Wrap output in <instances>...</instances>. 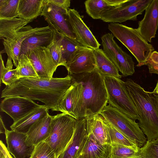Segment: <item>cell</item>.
<instances>
[{
    "instance_id": "1",
    "label": "cell",
    "mask_w": 158,
    "mask_h": 158,
    "mask_svg": "<svg viewBox=\"0 0 158 158\" xmlns=\"http://www.w3.org/2000/svg\"><path fill=\"white\" fill-rule=\"evenodd\" d=\"M74 82L69 74L63 78L52 77L50 79L38 77H24L19 79L2 90L1 98L20 96L32 100H38L49 109L56 111L63 95Z\"/></svg>"
},
{
    "instance_id": "2",
    "label": "cell",
    "mask_w": 158,
    "mask_h": 158,
    "mask_svg": "<svg viewBox=\"0 0 158 158\" xmlns=\"http://www.w3.org/2000/svg\"><path fill=\"white\" fill-rule=\"evenodd\" d=\"M71 75L82 85L81 95L75 110L76 119L100 114L108 102L103 76L96 67L91 72Z\"/></svg>"
},
{
    "instance_id": "3",
    "label": "cell",
    "mask_w": 158,
    "mask_h": 158,
    "mask_svg": "<svg viewBox=\"0 0 158 158\" xmlns=\"http://www.w3.org/2000/svg\"><path fill=\"white\" fill-rule=\"evenodd\" d=\"M127 90L139 117L138 123L147 141L158 138V95L146 91L131 79L125 82Z\"/></svg>"
},
{
    "instance_id": "4",
    "label": "cell",
    "mask_w": 158,
    "mask_h": 158,
    "mask_svg": "<svg viewBox=\"0 0 158 158\" xmlns=\"http://www.w3.org/2000/svg\"><path fill=\"white\" fill-rule=\"evenodd\" d=\"M108 29L135 57L136 66L144 65L146 60L154 51V48L142 36L137 29L118 23H110Z\"/></svg>"
},
{
    "instance_id": "5",
    "label": "cell",
    "mask_w": 158,
    "mask_h": 158,
    "mask_svg": "<svg viewBox=\"0 0 158 158\" xmlns=\"http://www.w3.org/2000/svg\"><path fill=\"white\" fill-rule=\"evenodd\" d=\"M76 121L75 118L64 113L52 116L50 133L45 141L53 150L55 158L64 151L72 139Z\"/></svg>"
},
{
    "instance_id": "6",
    "label": "cell",
    "mask_w": 158,
    "mask_h": 158,
    "mask_svg": "<svg viewBox=\"0 0 158 158\" xmlns=\"http://www.w3.org/2000/svg\"><path fill=\"white\" fill-rule=\"evenodd\" d=\"M100 114L138 147L141 148L146 144V138L135 120L109 104Z\"/></svg>"
},
{
    "instance_id": "7",
    "label": "cell",
    "mask_w": 158,
    "mask_h": 158,
    "mask_svg": "<svg viewBox=\"0 0 158 158\" xmlns=\"http://www.w3.org/2000/svg\"><path fill=\"white\" fill-rule=\"evenodd\" d=\"M103 78L108 94V103L128 117L139 120L137 110L127 90L125 82L113 77L104 76Z\"/></svg>"
},
{
    "instance_id": "8",
    "label": "cell",
    "mask_w": 158,
    "mask_h": 158,
    "mask_svg": "<svg viewBox=\"0 0 158 158\" xmlns=\"http://www.w3.org/2000/svg\"><path fill=\"white\" fill-rule=\"evenodd\" d=\"M112 33L104 35L101 38L103 50L115 65L123 77L132 75L135 73L134 62L131 56L124 52L114 39Z\"/></svg>"
},
{
    "instance_id": "9",
    "label": "cell",
    "mask_w": 158,
    "mask_h": 158,
    "mask_svg": "<svg viewBox=\"0 0 158 158\" xmlns=\"http://www.w3.org/2000/svg\"><path fill=\"white\" fill-rule=\"evenodd\" d=\"M152 0H127L119 6L104 13L101 19L110 23H121L128 20L136 21L138 15H141Z\"/></svg>"
},
{
    "instance_id": "10",
    "label": "cell",
    "mask_w": 158,
    "mask_h": 158,
    "mask_svg": "<svg viewBox=\"0 0 158 158\" xmlns=\"http://www.w3.org/2000/svg\"><path fill=\"white\" fill-rule=\"evenodd\" d=\"M51 29L49 25L35 28L30 25L26 26L2 40L4 48L0 53H6L8 56L11 58L14 65L16 67L22 44L24 40L36 32Z\"/></svg>"
},
{
    "instance_id": "11",
    "label": "cell",
    "mask_w": 158,
    "mask_h": 158,
    "mask_svg": "<svg viewBox=\"0 0 158 158\" xmlns=\"http://www.w3.org/2000/svg\"><path fill=\"white\" fill-rule=\"evenodd\" d=\"M66 17L72 31L78 42L84 47L94 50L99 48L101 44L76 10L74 9H69Z\"/></svg>"
},
{
    "instance_id": "12",
    "label": "cell",
    "mask_w": 158,
    "mask_h": 158,
    "mask_svg": "<svg viewBox=\"0 0 158 158\" xmlns=\"http://www.w3.org/2000/svg\"><path fill=\"white\" fill-rule=\"evenodd\" d=\"M96 67L94 50L82 46L72 54L65 67L69 74L72 75L91 72Z\"/></svg>"
},
{
    "instance_id": "13",
    "label": "cell",
    "mask_w": 158,
    "mask_h": 158,
    "mask_svg": "<svg viewBox=\"0 0 158 158\" xmlns=\"http://www.w3.org/2000/svg\"><path fill=\"white\" fill-rule=\"evenodd\" d=\"M27 55L30 60L38 78L50 79L58 67L47 47H37Z\"/></svg>"
},
{
    "instance_id": "14",
    "label": "cell",
    "mask_w": 158,
    "mask_h": 158,
    "mask_svg": "<svg viewBox=\"0 0 158 158\" xmlns=\"http://www.w3.org/2000/svg\"><path fill=\"white\" fill-rule=\"evenodd\" d=\"M41 105L25 97L12 96L4 98L0 108L1 111L7 114L15 122Z\"/></svg>"
},
{
    "instance_id": "15",
    "label": "cell",
    "mask_w": 158,
    "mask_h": 158,
    "mask_svg": "<svg viewBox=\"0 0 158 158\" xmlns=\"http://www.w3.org/2000/svg\"><path fill=\"white\" fill-rule=\"evenodd\" d=\"M67 15L45 0L41 16L52 29L71 39L76 40L68 21Z\"/></svg>"
},
{
    "instance_id": "16",
    "label": "cell",
    "mask_w": 158,
    "mask_h": 158,
    "mask_svg": "<svg viewBox=\"0 0 158 158\" xmlns=\"http://www.w3.org/2000/svg\"><path fill=\"white\" fill-rule=\"evenodd\" d=\"M138 24L137 29L139 32L148 42H151L155 37L158 27V0H152Z\"/></svg>"
},
{
    "instance_id": "17",
    "label": "cell",
    "mask_w": 158,
    "mask_h": 158,
    "mask_svg": "<svg viewBox=\"0 0 158 158\" xmlns=\"http://www.w3.org/2000/svg\"><path fill=\"white\" fill-rule=\"evenodd\" d=\"M4 133L7 149L14 158L30 156L35 146H29L26 143V133L9 130L6 127Z\"/></svg>"
},
{
    "instance_id": "18",
    "label": "cell",
    "mask_w": 158,
    "mask_h": 158,
    "mask_svg": "<svg viewBox=\"0 0 158 158\" xmlns=\"http://www.w3.org/2000/svg\"><path fill=\"white\" fill-rule=\"evenodd\" d=\"M86 118L76 119L72 139L64 151L58 158H77L87 138Z\"/></svg>"
},
{
    "instance_id": "19",
    "label": "cell",
    "mask_w": 158,
    "mask_h": 158,
    "mask_svg": "<svg viewBox=\"0 0 158 158\" xmlns=\"http://www.w3.org/2000/svg\"><path fill=\"white\" fill-rule=\"evenodd\" d=\"M52 119V116L48 114L31 126L26 133V141L28 145L35 146L45 141L50 133Z\"/></svg>"
},
{
    "instance_id": "20",
    "label": "cell",
    "mask_w": 158,
    "mask_h": 158,
    "mask_svg": "<svg viewBox=\"0 0 158 158\" xmlns=\"http://www.w3.org/2000/svg\"><path fill=\"white\" fill-rule=\"evenodd\" d=\"M73 80L72 85L61 98L56 111L68 114L76 119L75 110L81 95L82 85L74 79Z\"/></svg>"
},
{
    "instance_id": "21",
    "label": "cell",
    "mask_w": 158,
    "mask_h": 158,
    "mask_svg": "<svg viewBox=\"0 0 158 158\" xmlns=\"http://www.w3.org/2000/svg\"><path fill=\"white\" fill-rule=\"evenodd\" d=\"M111 151V145L102 144L92 136L87 135V139L77 158H110Z\"/></svg>"
},
{
    "instance_id": "22",
    "label": "cell",
    "mask_w": 158,
    "mask_h": 158,
    "mask_svg": "<svg viewBox=\"0 0 158 158\" xmlns=\"http://www.w3.org/2000/svg\"><path fill=\"white\" fill-rule=\"evenodd\" d=\"M86 118L87 135L92 136L102 144L111 145L110 138L104 125L102 116L98 114Z\"/></svg>"
},
{
    "instance_id": "23",
    "label": "cell",
    "mask_w": 158,
    "mask_h": 158,
    "mask_svg": "<svg viewBox=\"0 0 158 158\" xmlns=\"http://www.w3.org/2000/svg\"><path fill=\"white\" fill-rule=\"evenodd\" d=\"M53 35V31L52 28L34 33L27 38L23 42L20 55H27L36 48L47 47L52 41Z\"/></svg>"
},
{
    "instance_id": "24",
    "label": "cell",
    "mask_w": 158,
    "mask_h": 158,
    "mask_svg": "<svg viewBox=\"0 0 158 158\" xmlns=\"http://www.w3.org/2000/svg\"><path fill=\"white\" fill-rule=\"evenodd\" d=\"M127 0H87L84 2L86 11L94 19H101L107 11L121 6Z\"/></svg>"
},
{
    "instance_id": "25",
    "label": "cell",
    "mask_w": 158,
    "mask_h": 158,
    "mask_svg": "<svg viewBox=\"0 0 158 158\" xmlns=\"http://www.w3.org/2000/svg\"><path fill=\"white\" fill-rule=\"evenodd\" d=\"M49 109L44 105L32 110L10 126L11 130L26 133L31 126L39 119L49 114Z\"/></svg>"
},
{
    "instance_id": "26",
    "label": "cell",
    "mask_w": 158,
    "mask_h": 158,
    "mask_svg": "<svg viewBox=\"0 0 158 158\" xmlns=\"http://www.w3.org/2000/svg\"><path fill=\"white\" fill-rule=\"evenodd\" d=\"M45 0H19L18 18L31 22L41 16Z\"/></svg>"
},
{
    "instance_id": "27",
    "label": "cell",
    "mask_w": 158,
    "mask_h": 158,
    "mask_svg": "<svg viewBox=\"0 0 158 158\" xmlns=\"http://www.w3.org/2000/svg\"><path fill=\"white\" fill-rule=\"evenodd\" d=\"M94 53L96 67L103 76L121 78L118 69L103 49L99 48L94 50Z\"/></svg>"
},
{
    "instance_id": "28",
    "label": "cell",
    "mask_w": 158,
    "mask_h": 158,
    "mask_svg": "<svg viewBox=\"0 0 158 158\" xmlns=\"http://www.w3.org/2000/svg\"><path fill=\"white\" fill-rule=\"evenodd\" d=\"M31 22L15 18L0 19V38L3 40L25 26Z\"/></svg>"
},
{
    "instance_id": "29",
    "label": "cell",
    "mask_w": 158,
    "mask_h": 158,
    "mask_svg": "<svg viewBox=\"0 0 158 158\" xmlns=\"http://www.w3.org/2000/svg\"><path fill=\"white\" fill-rule=\"evenodd\" d=\"M53 35L52 41L48 46L52 56L58 66H66V62L63 55L62 41L63 35L53 29Z\"/></svg>"
},
{
    "instance_id": "30",
    "label": "cell",
    "mask_w": 158,
    "mask_h": 158,
    "mask_svg": "<svg viewBox=\"0 0 158 158\" xmlns=\"http://www.w3.org/2000/svg\"><path fill=\"white\" fill-rule=\"evenodd\" d=\"M103 120L110 138L111 145H119L134 148L138 147L131 140L114 127L103 117Z\"/></svg>"
},
{
    "instance_id": "31",
    "label": "cell",
    "mask_w": 158,
    "mask_h": 158,
    "mask_svg": "<svg viewBox=\"0 0 158 158\" xmlns=\"http://www.w3.org/2000/svg\"><path fill=\"white\" fill-rule=\"evenodd\" d=\"M15 69L16 75L19 79L24 77L38 78L32 63L27 55H20Z\"/></svg>"
},
{
    "instance_id": "32",
    "label": "cell",
    "mask_w": 158,
    "mask_h": 158,
    "mask_svg": "<svg viewBox=\"0 0 158 158\" xmlns=\"http://www.w3.org/2000/svg\"><path fill=\"white\" fill-rule=\"evenodd\" d=\"M110 158H143L141 148L111 145Z\"/></svg>"
},
{
    "instance_id": "33",
    "label": "cell",
    "mask_w": 158,
    "mask_h": 158,
    "mask_svg": "<svg viewBox=\"0 0 158 158\" xmlns=\"http://www.w3.org/2000/svg\"><path fill=\"white\" fill-rule=\"evenodd\" d=\"M19 0H0V19H10L18 17Z\"/></svg>"
},
{
    "instance_id": "34",
    "label": "cell",
    "mask_w": 158,
    "mask_h": 158,
    "mask_svg": "<svg viewBox=\"0 0 158 158\" xmlns=\"http://www.w3.org/2000/svg\"><path fill=\"white\" fill-rule=\"evenodd\" d=\"M12 61L11 57H8L6 68L2 75L0 76V85L2 83L6 86H9L19 79L16 75V69H13Z\"/></svg>"
},
{
    "instance_id": "35",
    "label": "cell",
    "mask_w": 158,
    "mask_h": 158,
    "mask_svg": "<svg viewBox=\"0 0 158 158\" xmlns=\"http://www.w3.org/2000/svg\"><path fill=\"white\" fill-rule=\"evenodd\" d=\"M29 158H55V155L49 145L44 141L35 146Z\"/></svg>"
},
{
    "instance_id": "36",
    "label": "cell",
    "mask_w": 158,
    "mask_h": 158,
    "mask_svg": "<svg viewBox=\"0 0 158 158\" xmlns=\"http://www.w3.org/2000/svg\"><path fill=\"white\" fill-rule=\"evenodd\" d=\"M62 45L63 57L66 63L72 54L79 47L83 46L76 40L71 39L64 35Z\"/></svg>"
},
{
    "instance_id": "37",
    "label": "cell",
    "mask_w": 158,
    "mask_h": 158,
    "mask_svg": "<svg viewBox=\"0 0 158 158\" xmlns=\"http://www.w3.org/2000/svg\"><path fill=\"white\" fill-rule=\"evenodd\" d=\"M141 148L143 158H158V138L147 141Z\"/></svg>"
},
{
    "instance_id": "38",
    "label": "cell",
    "mask_w": 158,
    "mask_h": 158,
    "mask_svg": "<svg viewBox=\"0 0 158 158\" xmlns=\"http://www.w3.org/2000/svg\"><path fill=\"white\" fill-rule=\"evenodd\" d=\"M144 65L148 66L150 73L158 74V52L153 51L146 60Z\"/></svg>"
},
{
    "instance_id": "39",
    "label": "cell",
    "mask_w": 158,
    "mask_h": 158,
    "mask_svg": "<svg viewBox=\"0 0 158 158\" xmlns=\"http://www.w3.org/2000/svg\"><path fill=\"white\" fill-rule=\"evenodd\" d=\"M47 1L67 14L70 5V0H47Z\"/></svg>"
},
{
    "instance_id": "40",
    "label": "cell",
    "mask_w": 158,
    "mask_h": 158,
    "mask_svg": "<svg viewBox=\"0 0 158 158\" xmlns=\"http://www.w3.org/2000/svg\"><path fill=\"white\" fill-rule=\"evenodd\" d=\"M0 150L4 154L6 158H13L7 147L2 140L0 141Z\"/></svg>"
},
{
    "instance_id": "41",
    "label": "cell",
    "mask_w": 158,
    "mask_h": 158,
    "mask_svg": "<svg viewBox=\"0 0 158 158\" xmlns=\"http://www.w3.org/2000/svg\"><path fill=\"white\" fill-rule=\"evenodd\" d=\"M5 126L2 120V118L0 116V133H5Z\"/></svg>"
},
{
    "instance_id": "42",
    "label": "cell",
    "mask_w": 158,
    "mask_h": 158,
    "mask_svg": "<svg viewBox=\"0 0 158 158\" xmlns=\"http://www.w3.org/2000/svg\"><path fill=\"white\" fill-rule=\"evenodd\" d=\"M153 92L156 95H158V81H157L156 86L153 91Z\"/></svg>"
},
{
    "instance_id": "43",
    "label": "cell",
    "mask_w": 158,
    "mask_h": 158,
    "mask_svg": "<svg viewBox=\"0 0 158 158\" xmlns=\"http://www.w3.org/2000/svg\"><path fill=\"white\" fill-rule=\"evenodd\" d=\"M0 158H6V157L2 152L0 150Z\"/></svg>"
}]
</instances>
